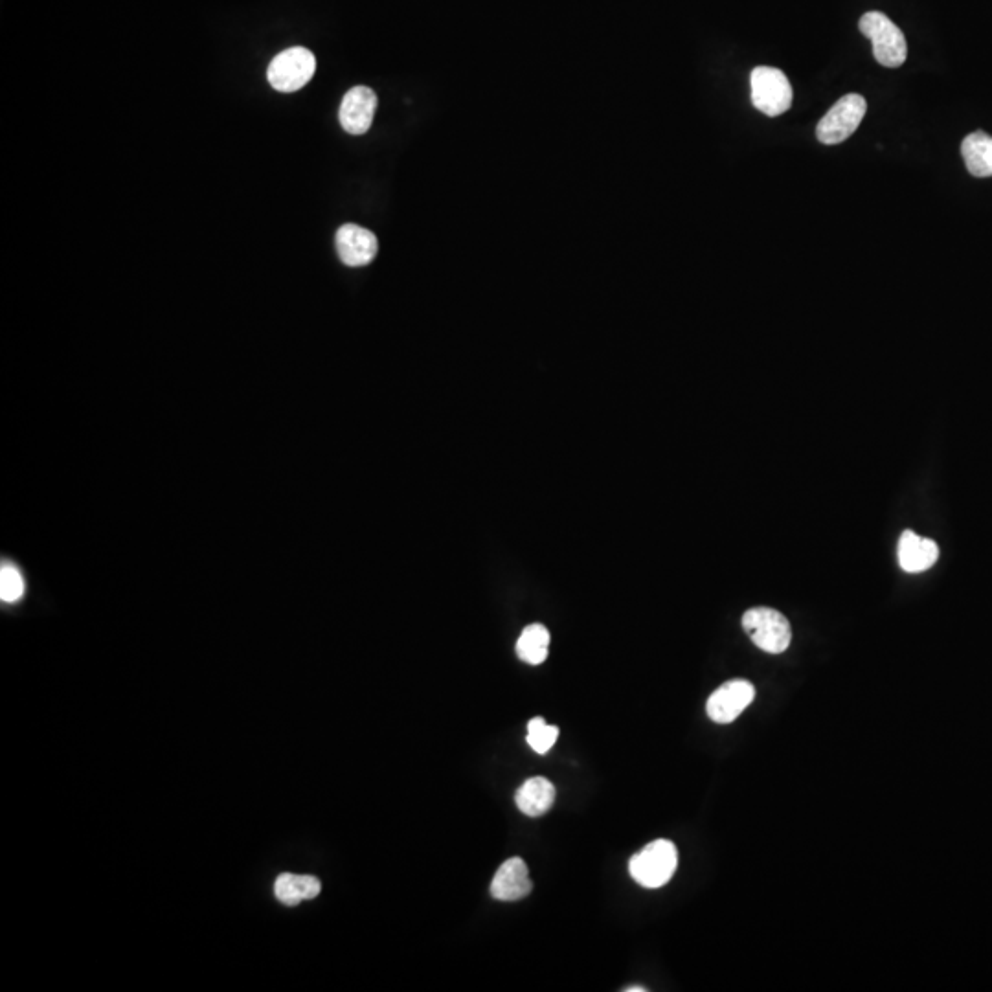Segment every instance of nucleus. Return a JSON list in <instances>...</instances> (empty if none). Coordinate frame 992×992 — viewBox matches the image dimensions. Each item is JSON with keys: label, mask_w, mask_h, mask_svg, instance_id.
I'll list each match as a JSON object with an SVG mask.
<instances>
[{"label": "nucleus", "mask_w": 992, "mask_h": 992, "mask_svg": "<svg viewBox=\"0 0 992 992\" xmlns=\"http://www.w3.org/2000/svg\"><path fill=\"white\" fill-rule=\"evenodd\" d=\"M678 866V851L669 840H654L629 862V873L643 888L656 890L673 879Z\"/></svg>", "instance_id": "obj_1"}, {"label": "nucleus", "mask_w": 992, "mask_h": 992, "mask_svg": "<svg viewBox=\"0 0 992 992\" xmlns=\"http://www.w3.org/2000/svg\"><path fill=\"white\" fill-rule=\"evenodd\" d=\"M860 32L873 43V56L882 67L899 68L908 56V45L901 28L888 15L868 12L860 17Z\"/></svg>", "instance_id": "obj_2"}, {"label": "nucleus", "mask_w": 992, "mask_h": 992, "mask_svg": "<svg viewBox=\"0 0 992 992\" xmlns=\"http://www.w3.org/2000/svg\"><path fill=\"white\" fill-rule=\"evenodd\" d=\"M743 629L761 651L770 654L785 653L792 640L790 623L781 612L768 607L746 610Z\"/></svg>", "instance_id": "obj_3"}, {"label": "nucleus", "mask_w": 992, "mask_h": 992, "mask_svg": "<svg viewBox=\"0 0 992 992\" xmlns=\"http://www.w3.org/2000/svg\"><path fill=\"white\" fill-rule=\"evenodd\" d=\"M868 111V102L860 94H846L829 109L816 127V136L825 146L846 142L862 124Z\"/></svg>", "instance_id": "obj_4"}, {"label": "nucleus", "mask_w": 992, "mask_h": 992, "mask_svg": "<svg viewBox=\"0 0 992 992\" xmlns=\"http://www.w3.org/2000/svg\"><path fill=\"white\" fill-rule=\"evenodd\" d=\"M752 103L767 116H781L792 107V85L783 70L774 67L754 68L750 76Z\"/></svg>", "instance_id": "obj_5"}, {"label": "nucleus", "mask_w": 992, "mask_h": 992, "mask_svg": "<svg viewBox=\"0 0 992 992\" xmlns=\"http://www.w3.org/2000/svg\"><path fill=\"white\" fill-rule=\"evenodd\" d=\"M315 70L316 59L313 52L302 46H294L272 59L267 78L272 89L291 94L305 87L315 76Z\"/></svg>", "instance_id": "obj_6"}, {"label": "nucleus", "mask_w": 992, "mask_h": 992, "mask_svg": "<svg viewBox=\"0 0 992 992\" xmlns=\"http://www.w3.org/2000/svg\"><path fill=\"white\" fill-rule=\"evenodd\" d=\"M756 699V688L748 680H730L713 691L708 700V717L719 724H730Z\"/></svg>", "instance_id": "obj_7"}, {"label": "nucleus", "mask_w": 992, "mask_h": 992, "mask_svg": "<svg viewBox=\"0 0 992 992\" xmlns=\"http://www.w3.org/2000/svg\"><path fill=\"white\" fill-rule=\"evenodd\" d=\"M375 111L377 94L368 87H353L340 103V125L350 135H364L372 127Z\"/></svg>", "instance_id": "obj_8"}, {"label": "nucleus", "mask_w": 992, "mask_h": 992, "mask_svg": "<svg viewBox=\"0 0 992 992\" xmlns=\"http://www.w3.org/2000/svg\"><path fill=\"white\" fill-rule=\"evenodd\" d=\"M335 243L340 261L348 267H364L372 263L379 252L375 234L359 225L340 226Z\"/></svg>", "instance_id": "obj_9"}, {"label": "nucleus", "mask_w": 992, "mask_h": 992, "mask_svg": "<svg viewBox=\"0 0 992 992\" xmlns=\"http://www.w3.org/2000/svg\"><path fill=\"white\" fill-rule=\"evenodd\" d=\"M531 890H533V882L530 879V871L526 862L519 857L506 860L498 868L491 882V895L496 901H520L528 897Z\"/></svg>", "instance_id": "obj_10"}, {"label": "nucleus", "mask_w": 992, "mask_h": 992, "mask_svg": "<svg viewBox=\"0 0 992 992\" xmlns=\"http://www.w3.org/2000/svg\"><path fill=\"white\" fill-rule=\"evenodd\" d=\"M899 564L908 574H919L932 568L939 559V548L932 539H923L915 531L906 530L899 541Z\"/></svg>", "instance_id": "obj_11"}, {"label": "nucleus", "mask_w": 992, "mask_h": 992, "mask_svg": "<svg viewBox=\"0 0 992 992\" xmlns=\"http://www.w3.org/2000/svg\"><path fill=\"white\" fill-rule=\"evenodd\" d=\"M515 803L519 811L530 818H539L550 811L555 803V787L550 779L530 778L515 794Z\"/></svg>", "instance_id": "obj_12"}, {"label": "nucleus", "mask_w": 992, "mask_h": 992, "mask_svg": "<svg viewBox=\"0 0 992 992\" xmlns=\"http://www.w3.org/2000/svg\"><path fill=\"white\" fill-rule=\"evenodd\" d=\"M320 891H322L320 880L311 877V875L283 873L274 884L276 899L287 906H296L302 901H311L320 895Z\"/></svg>", "instance_id": "obj_13"}, {"label": "nucleus", "mask_w": 992, "mask_h": 992, "mask_svg": "<svg viewBox=\"0 0 992 992\" xmlns=\"http://www.w3.org/2000/svg\"><path fill=\"white\" fill-rule=\"evenodd\" d=\"M961 155L970 175L987 179L992 177V136L987 133H972L961 144Z\"/></svg>", "instance_id": "obj_14"}, {"label": "nucleus", "mask_w": 992, "mask_h": 992, "mask_svg": "<svg viewBox=\"0 0 992 992\" xmlns=\"http://www.w3.org/2000/svg\"><path fill=\"white\" fill-rule=\"evenodd\" d=\"M548 649H550V632L539 623L526 627L517 642V654L520 660L531 666H541L548 658Z\"/></svg>", "instance_id": "obj_15"}, {"label": "nucleus", "mask_w": 992, "mask_h": 992, "mask_svg": "<svg viewBox=\"0 0 992 992\" xmlns=\"http://www.w3.org/2000/svg\"><path fill=\"white\" fill-rule=\"evenodd\" d=\"M557 737H559V728L552 726V724H546L542 717H535L528 724L526 741L541 756L550 752L553 744L557 743Z\"/></svg>", "instance_id": "obj_16"}, {"label": "nucleus", "mask_w": 992, "mask_h": 992, "mask_svg": "<svg viewBox=\"0 0 992 992\" xmlns=\"http://www.w3.org/2000/svg\"><path fill=\"white\" fill-rule=\"evenodd\" d=\"M24 596V577L13 563H2L0 568V599L4 603H17Z\"/></svg>", "instance_id": "obj_17"}, {"label": "nucleus", "mask_w": 992, "mask_h": 992, "mask_svg": "<svg viewBox=\"0 0 992 992\" xmlns=\"http://www.w3.org/2000/svg\"><path fill=\"white\" fill-rule=\"evenodd\" d=\"M647 989L645 987H627L625 992H645Z\"/></svg>", "instance_id": "obj_18"}]
</instances>
